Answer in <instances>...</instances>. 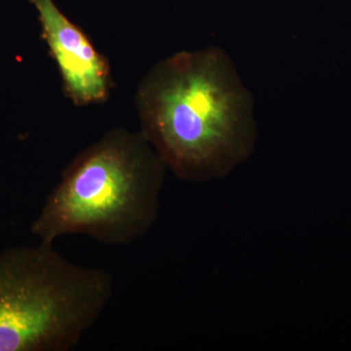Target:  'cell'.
Listing matches in <instances>:
<instances>
[{
  "mask_svg": "<svg viewBox=\"0 0 351 351\" xmlns=\"http://www.w3.org/2000/svg\"><path fill=\"white\" fill-rule=\"evenodd\" d=\"M167 170L141 132L112 129L64 168L29 232L41 243L86 234L128 246L156 223Z\"/></svg>",
  "mask_w": 351,
  "mask_h": 351,
  "instance_id": "cell-2",
  "label": "cell"
},
{
  "mask_svg": "<svg viewBox=\"0 0 351 351\" xmlns=\"http://www.w3.org/2000/svg\"><path fill=\"white\" fill-rule=\"evenodd\" d=\"M141 133L178 179H223L256 149L254 98L219 47L181 51L152 66L136 94Z\"/></svg>",
  "mask_w": 351,
  "mask_h": 351,
  "instance_id": "cell-1",
  "label": "cell"
},
{
  "mask_svg": "<svg viewBox=\"0 0 351 351\" xmlns=\"http://www.w3.org/2000/svg\"><path fill=\"white\" fill-rule=\"evenodd\" d=\"M45 43L62 78L66 96L77 107L104 103L112 90L107 58L96 50L85 32L71 22L54 0H29Z\"/></svg>",
  "mask_w": 351,
  "mask_h": 351,
  "instance_id": "cell-3",
  "label": "cell"
}]
</instances>
